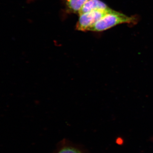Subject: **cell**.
<instances>
[{
    "label": "cell",
    "mask_w": 153,
    "mask_h": 153,
    "mask_svg": "<svg viewBox=\"0 0 153 153\" xmlns=\"http://www.w3.org/2000/svg\"><path fill=\"white\" fill-rule=\"evenodd\" d=\"M112 10H99L88 12L79 15L78 22L76 23V30L78 31H89L98 21Z\"/></svg>",
    "instance_id": "obj_2"
},
{
    "label": "cell",
    "mask_w": 153,
    "mask_h": 153,
    "mask_svg": "<svg viewBox=\"0 0 153 153\" xmlns=\"http://www.w3.org/2000/svg\"><path fill=\"white\" fill-rule=\"evenodd\" d=\"M67 10L73 13L78 14L82 6L88 0H65Z\"/></svg>",
    "instance_id": "obj_4"
},
{
    "label": "cell",
    "mask_w": 153,
    "mask_h": 153,
    "mask_svg": "<svg viewBox=\"0 0 153 153\" xmlns=\"http://www.w3.org/2000/svg\"><path fill=\"white\" fill-rule=\"evenodd\" d=\"M110 9L105 3L100 0H88L82 6L78 14L85 13L88 12L99 10H107Z\"/></svg>",
    "instance_id": "obj_3"
},
{
    "label": "cell",
    "mask_w": 153,
    "mask_h": 153,
    "mask_svg": "<svg viewBox=\"0 0 153 153\" xmlns=\"http://www.w3.org/2000/svg\"><path fill=\"white\" fill-rule=\"evenodd\" d=\"M137 21L135 17L127 16L112 10L97 22L89 31L102 32L120 24H136Z\"/></svg>",
    "instance_id": "obj_1"
},
{
    "label": "cell",
    "mask_w": 153,
    "mask_h": 153,
    "mask_svg": "<svg viewBox=\"0 0 153 153\" xmlns=\"http://www.w3.org/2000/svg\"><path fill=\"white\" fill-rule=\"evenodd\" d=\"M57 153H82L77 149L72 147H65L60 150Z\"/></svg>",
    "instance_id": "obj_5"
}]
</instances>
